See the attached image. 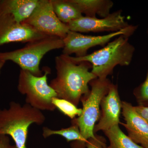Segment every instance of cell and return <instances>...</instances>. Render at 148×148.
I'll return each instance as SVG.
<instances>
[{
	"mask_svg": "<svg viewBox=\"0 0 148 148\" xmlns=\"http://www.w3.org/2000/svg\"><path fill=\"white\" fill-rule=\"evenodd\" d=\"M56 76L49 86L55 90L57 98L65 99L77 106L83 96L90 92L88 84L97 78L89 70L88 62L75 63L70 56L61 55L55 58Z\"/></svg>",
	"mask_w": 148,
	"mask_h": 148,
	"instance_id": "obj_1",
	"label": "cell"
},
{
	"mask_svg": "<svg viewBox=\"0 0 148 148\" xmlns=\"http://www.w3.org/2000/svg\"><path fill=\"white\" fill-rule=\"evenodd\" d=\"M129 38L125 35H120L99 50L82 57L70 56V58L75 63H90L91 73L98 78L106 79L112 73L116 66H127L131 64L135 49Z\"/></svg>",
	"mask_w": 148,
	"mask_h": 148,
	"instance_id": "obj_2",
	"label": "cell"
},
{
	"mask_svg": "<svg viewBox=\"0 0 148 148\" xmlns=\"http://www.w3.org/2000/svg\"><path fill=\"white\" fill-rule=\"evenodd\" d=\"M45 117L29 104L11 102L9 108L0 110V135H9L17 148H27L28 129L33 123L40 125Z\"/></svg>",
	"mask_w": 148,
	"mask_h": 148,
	"instance_id": "obj_3",
	"label": "cell"
},
{
	"mask_svg": "<svg viewBox=\"0 0 148 148\" xmlns=\"http://www.w3.org/2000/svg\"><path fill=\"white\" fill-rule=\"evenodd\" d=\"M63 40L54 36H45L27 43L24 47L8 52H0V59L11 61L17 64L21 70L32 73L36 76L42 75L40 69L41 60L47 52L63 49Z\"/></svg>",
	"mask_w": 148,
	"mask_h": 148,
	"instance_id": "obj_4",
	"label": "cell"
},
{
	"mask_svg": "<svg viewBox=\"0 0 148 148\" xmlns=\"http://www.w3.org/2000/svg\"><path fill=\"white\" fill-rule=\"evenodd\" d=\"M45 69L44 74L40 77L21 70L17 88L21 94L26 95L27 104L40 111H53L56 108L52 104V99L57 98V94L48 84L47 75L50 70Z\"/></svg>",
	"mask_w": 148,
	"mask_h": 148,
	"instance_id": "obj_5",
	"label": "cell"
},
{
	"mask_svg": "<svg viewBox=\"0 0 148 148\" xmlns=\"http://www.w3.org/2000/svg\"><path fill=\"white\" fill-rule=\"evenodd\" d=\"M112 83L108 78L92 80L89 83L90 92L81 99L82 103V113L74 120L78 126L81 134L86 142L95 138L94 129L95 124L100 117V108L101 101L108 92Z\"/></svg>",
	"mask_w": 148,
	"mask_h": 148,
	"instance_id": "obj_6",
	"label": "cell"
},
{
	"mask_svg": "<svg viewBox=\"0 0 148 148\" xmlns=\"http://www.w3.org/2000/svg\"><path fill=\"white\" fill-rule=\"evenodd\" d=\"M138 27V25H132L127 29L103 36L85 35L70 31L63 39L64 43L63 54L70 56L75 53V57H82L87 55L88 51L90 49L97 46H103L110 42L113 38L121 35L130 38L136 32Z\"/></svg>",
	"mask_w": 148,
	"mask_h": 148,
	"instance_id": "obj_7",
	"label": "cell"
},
{
	"mask_svg": "<svg viewBox=\"0 0 148 148\" xmlns=\"http://www.w3.org/2000/svg\"><path fill=\"white\" fill-rule=\"evenodd\" d=\"M47 36L63 39L70 31L67 24L58 19L53 10L51 0H39L34 12L22 22Z\"/></svg>",
	"mask_w": 148,
	"mask_h": 148,
	"instance_id": "obj_8",
	"label": "cell"
},
{
	"mask_svg": "<svg viewBox=\"0 0 148 148\" xmlns=\"http://www.w3.org/2000/svg\"><path fill=\"white\" fill-rule=\"evenodd\" d=\"M121 10L110 13L104 18L86 17L83 16L67 24L70 31L78 33H114L131 27L125 20Z\"/></svg>",
	"mask_w": 148,
	"mask_h": 148,
	"instance_id": "obj_9",
	"label": "cell"
},
{
	"mask_svg": "<svg viewBox=\"0 0 148 148\" xmlns=\"http://www.w3.org/2000/svg\"><path fill=\"white\" fill-rule=\"evenodd\" d=\"M24 23H18L10 14L0 10V46L13 42H29L45 36Z\"/></svg>",
	"mask_w": 148,
	"mask_h": 148,
	"instance_id": "obj_10",
	"label": "cell"
},
{
	"mask_svg": "<svg viewBox=\"0 0 148 148\" xmlns=\"http://www.w3.org/2000/svg\"><path fill=\"white\" fill-rule=\"evenodd\" d=\"M101 107L102 114L94 127V133L101 130L104 132L119 124L122 102L116 85L111 84L108 92L101 101Z\"/></svg>",
	"mask_w": 148,
	"mask_h": 148,
	"instance_id": "obj_11",
	"label": "cell"
},
{
	"mask_svg": "<svg viewBox=\"0 0 148 148\" xmlns=\"http://www.w3.org/2000/svg\"><path fill=\"white\" fill-rule=\"evenodd\" d=\"M122 111L125 123H121L126 128L128 136L137 144L148 148V122L127 102H122Z\"/></svg>",
	"mask_w": 148,
	"mask_h": 148,
	"instance_id": "obj_12",
	"label": "cell"
},
{
	"mask_svg": "<svg viewBox=\"0 0 148 148\" xmlns=\"http://www.w3.org/2000/svg\"><path fill=\"white\" fill-rule=\"evenodd\" d=\"M39 0L0 1V10L10 14L18 23L30 17L38 5Z\"/></svg>",
	"mask_w": 148,
	"mask_h": 148,
	"instance_id": "obj_13",
	"label": "cell"
},
{
	"mask_svg": "<svg viewBox=\"0 0 148 148\" xmlns=\"http://www.w3.org/2000/svg\"><path fill=\"white\" fill-rule=\"evenodd\" d=\"M78 8L82 14L86 17L95 18L97 15L101 18L108 16L114 3L111 0H71Z\"/></svg>",
	"mask_w": 148,
	"mask_h": 148,
	"instance_id": "obj_14",
	"label": "cell"
},
{
	"mask_svg": "<svg viewBox=\"0 0 148 148\" xmlns=\"http://www.w3.org/2000/svg\"><path fill=\"white\" fill-rule=\"evenodd\" d=\"M54 12L58 19L67 24L83 16L71 0H51Z\"/></svg>",
	"mask_w": 148,
	"mask_h": 148,
	"instance_id": "obj_15",
	"label": "cell"
},
{
	"mask_svg": "<svg viewBox=\"0 0 148 148\" xmlns=\"http://www.w3.org/2000/svg\"><path fill=\"white\" fill-rule=\"evenodd\" d=\"M42 135L46 138L52 135H59L64 137L67 142L75 141L73 148H85L86 142L81 134L79 128L75 123L73 122L71 127L59 130H53L44 127L43 128Z\"/></svg>",
	"mask_w": 148,
	"mask_h": 148,
	"instance_id": "obj_16",
	"label": "cell"
},
{
	"mask_svg": "<svg viewBox=\"0 0 148 148\" xmlns=\"http://www.w3.org/2000/svg\"><path fill=\"white\" fill-rule=\"evenodd\" d=\"M104 132L110 143V145L105 148H144L125 135L119 125H114Z\"/></svg>",
	"mask_w": 148,
	"mask_h": 148,
	"instance_id": "obj_17",
	"label": "cell"
},
{
	"mask_svg": "<svg viewBox=\"0 0 148 148\" xmlns=\"http://www.w3.org/2000/svg\"><path fill=\"white\" fill-rule=\"evenodd\" d=\"M52 103L56 108L71 119L79 116L82 113V109L78 108L75 105L65 99L53 98Z\"/></svg>",
	"mask_w": 148,
	"mask_h": 148,
	"instance_id": "obj_18",
	"label": "cell"
},
{
	"mask_svg": "<svg viewBox=\"0 0 148 148\" xmlns=\"http://www.w3.org/2000/svg\"><path fill=\"white\" fill-rule=\"evenodd\" d=\"M134 93L140 103H148V68L145 79L135 88Z\"/></svg>",
	"mask_w": 148,
	"mask_h": 148,
	"instance_id": "obj_19",
	"label": "cell"
},
{
	"mask_svg": "<svg viewBox=\"0 0 148 148\" xmlns=\"http://www.w3.org/2000/svg\"><path fill=\"white\" fill-rule=\"evenodd\" d=\"M86 147L87 148H105L106 147V141L102 137L95 136V138L88 140Z\"/></svg>",
	"mask_w": 148,
	"mask_h": 148,
	"instance_id": "obj_20",
	"label": "cell"
},
{
	"mask_svg": "<svg viewBox=\"0 0 148 148\" xmlns=\"http://www.w3.org/2000/svg\"><path fill=\"white\" fill-rule=\"evenodd\" d=\"M0 148H17L10 143L8 135H0Z\"/></svg>",
	"mask_w": 148,
	"mask_h": 148,
	"instance_id": "obj_21",
	"label": "cell"
},
{
	"mask_svg": "<svg viewBox=\"0 0 148 148\" xmlns=\"http://www.w3.org/2000/svg\"><path fill=\"white\" fill-rule=\"evenodd\" d=\"M135 110L148 122V106H139L134 107Z\"/></svg>",
	"mask_w": 148,
	"mask_h": 148,
	"instance_id": "obj_22",
	"label": "cell"
},
{
	"mask_svg": "<svg viewBox=\"0 0 148 148\" xmlns=\"http://www.w3.org/2000/svg\"><path fill=\"white\" fill-rule=\"evenodd\" d=\"M5 62L6 61H4V60L0 59V73H1V69H2L3 66L5 64Z\"/></svg>",
	"mask_w": 148,
	"mask_h": 148,
	"instance_id": "obj_23",
	"label": "cell"
},
{
	"mask_svg": "<svg viewBox=\"0 0 148 148\" xmlns=\"http://www.w3.org/2000/svg\"><path fill=\"white\" fill-rule=\"evenodd\" d=\"M147 36H148V24L147 29Z\"/></svg>",
	"mask_w": 148,
	"mask_h": 148,
	"instance_id": "obj_24",
	"label": "cell"
}]
</instances>
